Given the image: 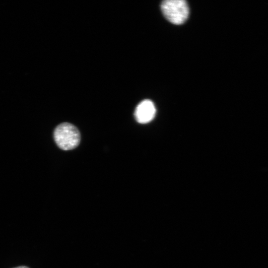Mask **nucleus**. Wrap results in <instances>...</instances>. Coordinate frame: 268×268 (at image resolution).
I'll use <instances>...</instances> for the list:
<instances>
[{
  "label": "nucleus",
  "instance_id": "obj_4",
  "mask_svg": "<svg viewBox=\"0 0 268 268\" xmlns=\"http://www.w3.org/2000/svg\"><path fill=\"white\" fill-rule=\"evenodd\" d=\"M30 268L26 266H17L14 268Z\"/></svg>",
  "mask_w": 268,
  "mask_h": 268
},
{
  "label": "nucleus",
  "instance_id": "obj_1",
  "mask_svg": "<svg viewBox=\"0 0 268 268\" xmlns=\"http://www.w3.org/2000/svg\"><path fill=\"white\" fill-rule=\"evenodd\" d=\"M54 137L59 147L64 150L75 148L80 140L78 130L68 123H62L58 126L55 130Z\"/></svg>",
  "mask_w": 268,
  "mask_h": 268
},
{
  "label": "nucleus",
  "instance_id": "obj_3",
  "mask_svg": "<svg viewBox=\"0 0 268 268\" xmlns=\"http://www.w3.org/2000/svg\"><path fill=\"white\" fill-rule=\"evenodd\" d=\"M156 109L153 103L146 99L140 102L136 106L134 117L136 121L140 124L150 122L154 118Z\"/></svg>",
  "mask_w": 268,
  "mask_h": 268
},
{
  "label": "nucleus",
  "instance_id": "obj_2",
  "mask_svg": "<svg viewBox=\"0 0 268 268\" xmlns=\"http://www.w3.org/2000/svg\"><path fill=\"white\" fill-rule=\"evenodd\" d=\"M161 9L165 18L173 24H183L189 13L188 3L184 0H165L161 4Z\"/></svg>",
  "mask_w": 268,
  "mask_h": 268
}]
</instances>
